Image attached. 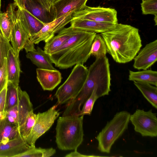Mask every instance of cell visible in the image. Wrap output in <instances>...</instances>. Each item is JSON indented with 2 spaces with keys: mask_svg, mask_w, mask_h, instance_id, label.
<instances>
[{
  "mask_svg": "<svg viewBox=\"0 0 157 157\" xmlns=\"http://www.w3.org/2000/svg\"><path fill=\"white\" fill-rule=\"evenodd\" d=\"M88 70L83 86L76 97L66 103L62 116H81V106L91 95L95 87H97L98 98L108 95L111 91L109 64L106 56L96 58Z\"/></svg>",
  "mask_w": 157,
  "mask_h": 157,
  "instance_id": "1",
  "label": "cell"
},
{
  "mask_svg": "<svg viewBox=\"0 0 157 157\" xmlns=\"http://www.w3.org/2000/svg\"><path fill=\"white\" fill-rule=\"evenodd\" d=\"M108 52L117 63L131 61L142 46L138 29L118 23L112 28L101 33Z\"/></svg>",
  "mask_w": 157,
  "mask_h": 157,
  "instance_id": "2",
  "label": "cell"
},
{
  "mask_svg": "<svg viewBox=\"0 0 157 157\" xmlns=\"http://www.w3.org/2000/svg\"><path fill=\"white\" fill-rule=\"evenodd\" d=\"M97 33L78 30L65 43L49 55L55 66L61 69L83 64L91 56V45Z\"/></svg>",
  "mask_w": 157,
  "mask_h": 157,
  "instance_id": "3",
  "label": "cell"
},
{
  "mask_svg": "<svg viewBox=\"0 0 157 157\" xmlns=\"http://www.w3.org/2000/svg\"><path fill=\"white\" fill-rule=\"evenodd\" d=\"M84 116L59 117L56 127V142L63 151L77 150L83 141Z\"/></svg>",
  "mask_w": 157,
  "mask_h": 157,
  "instance_id": "4",
  "label": "cell"
},
{
  "mask_svg": "<svg viewBox=\"0 0 157 157\" xmlns=\"http://www.w3.org/2000/svg\"><path fill=\"white\" fill-rule=\"evenodd\" d=\"M130 113L123 111L117 113L96 137L98 149L102 152L109 153L113 145L127 129Z\"/></svg>",
  "mask_w": 157,
  "mask_h": 157,
  "instance_id": "5",
  "label": "cell"
},
{
  "mask_svg": "<svg viewBox=\"0 0 157 157\" xmlns=\"http://www.w3.org/2000/svg\"><path fill=\"white\" fill-rule=\"evenodd\" d=\"M88 71L83 64L75 65L66 81L56 92L58 104L67 103L76 97L84 84Z\"/></svg>",
  "mask_w": 157,
  "mask_h": 157,
  "instance_id": "6",
  "label": "cell"
},
{
  "mask_svg": "<svg viewBox=\"0 0 157 157\" xmlns=\"http://www.w3.org/2000/svg\"><path fill=\"white\" fill-rule=\"evenodd\" d=\"M16 7L17 6L13 3L10 4L7 9L12 24L9 40L16 53H19L23 49L27 53L35 49L34 44L30 41L28 34L17 17Z\"/></svg>",
  "mask_w": 157,
  "mask_h": 157,
  "instance_id": "7",
  "label": "cell"
},
{
  "mask_svg": "<svg viewBox=\"0 0 157 157\" xmlns=\"http://www.w3.org/2000/svg\"><path fill=\"white\" fill-rule=\"evenodd\" d=\"M135 131L143 136L156 137L157 135L156 113L151 109L148 111L137 109L130 117Z\"/></svg>",
  "mask_w": 157,
  "mask_h": 157,
  "instance_id": "8",
  "label": "cell"
},
{
  "mask_svg": "<svg viewBox=\"0 0 157 157\" xmlns=\"http://www.w3.org/2000/svg\"><path fill=\"white\" fill-rule=\"evenodd\" d=\"M56 105H54L47 111L36 114L35 124L30 134L25 140L29 145L35 147L36 140L52 126L60 114L56 109Z\"/></svg>",
  "mask_w": 157,
  "mask_h": 157,
  "instance_id": "9",
  "label": "cell"
},
{
  "mask_svg": "<svg viewBox=\"0 0 157 157\" xmlns=\"http://www.w3.org/2000/svg\"><path fill=\"white\" fill-rule=\"evenodd\" d=\"M80 12L71 11L45 24L37 34L30 39V41L34 44H38L42 41L46 42L72 20L79 18L81 14Z\"/></svg>",
  "mask_w": 157,
  "mask_h": 157,
  "instance_id": "10",
  "label": "cell"
},
{
  "mask_svg": "<svg viewBox=\"0 0 157 157\" xmlns=\"http://www.w3.org/2000/svg\"><path fill=\"white\" fill-rule=\"evenodd\" d=\"M117 13L113 8L86 6L81 10V16L78 18L116 24L118 23Z\"/></svg>",
  "mask_w": 157,
  "mask_h": 157,
  "instance_id": "11",
  "label": "cell"
},
{
  "mask_svg": "<svg viewBox=\"0 0 157 157\" xmlns=\"http://www.w3.org/2000/svg\"><path fill=\"white\" fill-rule=\"evenodd\" d=\"M133 59L135 69L145 70L150 67L157 60V40L146 44Z\"/></svg>",
  "mask_w": 157,
  "mask_h": 157,
  "instance_id": "12",
  "label": "cell"
},
{
  "mask_svg": "<svg viewBox=\"0 0 157 157\" xmlns=\"http://www.w3.org/2000/svg\"><path fill=\"white\" fill-rule=\"evenodd\" d=\"M17 17L31 38L37 34L45 25L25 9L17 6Z\"/></svg>",
  "mask_w": 157,
  "mask_h": 157,
  "instance_id": "13",
  "label": "cell"
},
{
  "mask_svg": "<svg viewBox=\"0 0 157 157\" xmlns=\"http://www.w3.org/2000/svg\"><path fill=\"white\" fill-rule=\"evenodd\" d=\"M88 0H56L52 6L51 11L54 20L71 11L82 10Z\"/></svg>",
  "mask_w": 157,
  "mask_h": 157,
  "instance_id": "14",
  "label": "cell"
},
{
  "mask_svg": "<svg viewBox=\"0 0 157 157\" xmlns=\"http://www.w3.org/2000/svg\"><path fill=\"white\" fill-rule=\"evenodd\" d=\"M37 80L44 90H53L61 82L60 72L56 70L36 69Z\"/></svg>",
  "mask_w": 157,
  "mask_h": 157,
  "instance_id": "15",
  "label": "cell"
},
{
  "mask_svg": "<svg viewBox=\"0 0 157 157\" xmlns=\"http://www.w3.org/2000/svg\"><path fill=\"white\" fill-rule=\"evenodd\" d=\"M20 136L5 143H0V157H16L31 148Z\"/></svg>",
  "mask_w": 157,
  "mask_h": 157,
  "instance_id": "16",
  "label": "cell"
},
{
  "mask_svg": "<svg viewBox=\"0 0 157 157\" xmlns=\"http://www.w3.org/2000/svg\"><path fill=\"white\" fill-rule=\"evenodd\" d=\"M71 26L77 30L88 32L101 33L109 30L116 24L76 18L71 22Z\"/></svg>",
  "mask_w": 157,
  "mask_h": 157,
  "instance_id": "17",
  "label": "cell"
},
{
  "mask_svg": "<svg viewBox=\"0 0 157 157\" xmlns=\"http://www.w3.org/2000/svg\"><path fill=\"white\" fill-rule=\"evenodd\" d=\"M77 30L71 26L64 28L57 35L53 36L45 42L44 51L48 55L52 54L63 44Z\"/></svg>",
  "mask_w": 157,
  "mask_h": 157,
  "instance_id": "18",
  "label": "cell"
},
{
  "mask_svg": "<svg viewBox=\"0 0 157 157\" xmlns=\"http://www.w3.org/2000/svg\"><path fill=\"white\" fill-rule=\"evenodd\" d=\"M19 54L16 53L12 46L10 48L7 57V81L18 87L20 74L21 72L20 66Z\"/></svg>",
  "mask_w": 157,
  "mask_h": 157,
  "instance_id": "19",
  "label": "cell"
},
{
  "mask_svg": "<svg viewBox=\"0 0 157 157\" xmlns=\"http://www.w3.org/2000/svg\"><path fill=\"white\" fill-rule=\"evenodd\" d=\"M23 9L45 24L54 20L52 12L48 11L37 0H26Z\"/></svg>",
  "mask_w": 157,
  "mask_h": 157,
  "instance_id": "20",
  "label": "cell"
},
{
  "mask_svg": "<svg viewBox=\"0 0 157 157\" xmlns=\"http://www.w3.org/2000/svg\"><path fill=\"white\" fill-rule=\"evenodd\" d=\"M26 57L37 66L38 68L56 70L53 66V63L49 55L40 47H37L34 50L27 52Z\"/></svg>",
  "mask_w": 157,
  "mask_h": 157,
  "instance_id": "21",
  "label": "cell"
},
{
  "mask_svg": "<svg viewBox=\"0 0 157 157\" xmlns=\"http://www.w3.org/2000/svg\"><path fill=\"white\" fill-rule=\"evenodd\" d=\"M17 107L19 127L25 122L29 112L33 110V106L29 95L25 91L17 88Z\"/></svg>",
  "mask_w": 157,
  "mask_h": 157,
  "instance_id": "22",
  "label": "cell"
},
{
  "mask_svg": "<svg viewBox=\"0 0 157 157\" xmlns=\"http://www.w3.org/2000/svg\"><path fill=\"white\" fill-rule=\"evenodd\" d=\"M21 136L17 126L4 117L0 118V143H5Z\"/></svg>",
  "mask_w": 157,
  "mask_h": 157,
  "instance_id": "23",
  "label": "cell"
},
{
  "mask_svg": "<svg viewBox=\"0 0 157 157\" xmlns=\"http://www.w3.org/2000/svg\"><path fill=\"white\" fill-rule=\"evenodd\" d=\"M130 81L142 82L157 86V72L151 70L138 71L129 70Z\"/></svg>",
  "mask_w": 157,
  "mask_h": 157,
  "instance_id": "24",
  "label": "cell"
},
{
  "mask_svg": "<svg viewBox=\"0 0 157 157\" xmlns=\"http://www.w3.org/2000/svg\"><path fill=\"white\" fill-rule=\"evenodd\" d=\"M134 84L144 97L156 109L157 108V88L148 83L134 81Z\"/></svg>",
  "mask_w": 157,
  "mask_h": 157,
  "instance_id": "25",
  "label": "cell"
},
{
  "mask_svg": "<svg viewBox=\"0 0 157 157\" xmlns=\"http://www.w3.org/2000/svg\"><path fill=\"white\" fill-rule=\"evenodd\" d=\"M56 153L55 149L52 148H43L32 147L25 152L16 157H49Z\"/></svg>",
  "mask_w": 157,
  "mask_h": 157,
  "instance_id": "26",
  "label": "cell"
},
{
  "mask_svg": "<svg viewBox=\"0 0 157 157\" xmlns=\"http://www.w3.org/2000/svg\"><path fill=\"white\" fill-rule=\"evenodd\" d=\"M107 48L105 42L100 34H96L92 44L90 54L96 58L105 56Z\"/></svg>",
  "mask_w": 157,
  "mask_h": 157,
  "instance_id": "27",
  "label": "cell"
},
{
  "mask_svg": "<svg viewBox=\"0 0 157 157\" xmlns=\"http://www.w3.org/2000/svg\"><path fill=\"white\" fill-rule=\"evenodd\" d=\"M36 114L33 110L28 114L24 123L19 127L21 137L25 140L30 134L35 124Z\"/></svg>",
  "mask_w": 157,
  "mask_h": 157,
  "instance_id": "28",
  "label": "cell"
},
{
  "mask_svg": "<svg viewBox=\"0 0 157 157\" xmlns=\"http://www.w3.org/2000/svg\"><path fill=\"white\" fill-rule=\"evenodd\" d=\"M12 27L11 17L8 10L0 12V31L2 34L9 40ZM10 41V40H9Z\"/></svg>",
  "mask_w": 157,
  "mask_h": 157,
  "instance_id": "29",
  "label": "cell"
},
{
  "mask_svg": "<svg viewBox=\"0 0 157 157\" xmlns=\"http://www.w3.org/2000/svg\"><path fill=\"white\" fill-rule=\"evenodd\" d=\"M12 83L7 81L5 111L17 104V88Z\"/></svg>",
  "mask_w": 157,
  "mask_h": 157,
  "instance_id": "30",
  "label": "cell"
},
{
  "mask_svg": "<svg viewBox=\"0 0 157 157\" xmlns=\"http://www.w3.org/2000/svg\"><path fill=\"white\" fill-rule=\"evenodd\" d=\"M97 89V87L96 86L91 95L83 104L82 108L81 109V116L91 114L94 103L98 98L96 94Z\"/></svg>",
  "mask_w": 157,
  "mask_h": 157,
  "instance_id": "31",
  "label": "cell"
},
{
  "mask_svg": "<svg viewBox=\"0 0 157 157\" xmlns=\"http://www.w3.org/2000/svg\"><path fill=\"white\" fill-rule=\"evenodd\" d=\"M11 45L0 31V67L3 66L4 59L7 58L8 52Z\"/></svg>",
  "mask_w": 157,
  "mask_h": 157,
  "instance_id": "32",
  "label": "cell"
},
{
  "mask_svg": "<svg viewBox=\"0 0 157 157\" xmlns=\"http://www.w3.org/2000/svg\"><path fill=\"white\" fill-rule=\"evenodd\" d=\"M140 4L143 14L157 15V0H142Z\"/></svg>",
  "mask_w": 157,
  "mask_h": 157,
  "instance_id": "33",
  "label": "cell"
},
{
  "mask_svg": "<svg viewBox=\"0 0 157 157\" xmlns=\"http://www.w3.org/2000/svg\"><path fill=\"white\" fill-rule=\"evenodd\" d=\"M5 117L9 122L19 127L17 104L6 111Z\"/></svg>",
  "mask_w": 157,
  "mask_h": 157,
  "instance_id": "34",
  "label": "cell"
},
{
  "mask_svg": "<svg viewBox=\"0 0 157 157\" xmlns=\"http://www.w3.org/2000/svg\"><path fill=\"white\" fill-rule=\"evenodd\" d=\"M7 82V58L4 59L3 66L0 67V92Z\"/></svg>",
  "mask_w": 157,
  "mask_h": 157,
  "instance_id": "35",
  "label": "cell"
},
{
  "mask_svg": "<svg viewBox=\"0 0 157 157\" xmlns=\"http://www.w3.org/2000/svg\"><path fill=\"white\" fill-rule=\"evenodd\" d=\"M7 83L0 92V118L5 117Z\"/></svg>",
  "mask_w": 157,
  "mask_h": 157,
  "instance_id": "36",
  "label": "cell"
},
{
  "mask_svg": "<svg viewBox=\"0 0 157 157\" xmlns=\"http://www.w3.org/2000/svg\"><path fill=\"white\" fill-rule=\"evenodd\" d=\"M26 0H14V3L18 7L23 8ZM48 12H51L52 5L49 0H37Z\"/></svg>",
  "mask_w": 157,
  "mask_h": 157,
  "instance_id": "37",
  "label": "cell"
},
{
  "mask_svg": "<svg viewBox=\"0 0 157 157\" xmlns=\"http://www.w3.org/2000/svg\"><path fill=\"white\" fill-rule=\"evenodd\" d=\"M90 157L93 156L91 155H88L82 154L78 152L77 151V150H74V151L70 153L67 154L65 156L66 157Z\"/></svg>",
  "mask_w": 157,
  "mask_h": 157,
  "instance_id": "38",
  "label": "cell"
},
{
  "mask_svg": "<svg viewBox=\"0 0 157 157\" xmlns=\"http://www.w3.org/2000/svg\"><path fill=\"white\" fill-rule=\"evenodd\" d=\"M154 20L155 22V25H157V15H156L155 16Z\"/></svg>",
  "mask_w": 157,
  "mask_h": 157,
  "instance_id": "39",
  "label": "cell"
},
{
  "mask_svg": "<svg viewBox=\"0 0 157 157\" xmlns=\"http://www.w3.org/2000/svg\"><path fill=\"white\" fill-rule=\"evenodd\" d=\"M56 0H49L50 3H51L52 6V5L53 4L54 2L56 1Z\"/></svg>",
  "mask_w": 157,
  "mask_h": 157,
  "instance_id": "40",
  "label": "cell"
},
{
  "mask_svg": "<svg viewBox=\"0 0 157 157\" xmlns=\"http://www.w3.org/2000/svg\"><path fill=\"white\" fill-rule=\"evenodd\" d=\"M1 6V0H0V12H1V11H0Z\"/></svg>",
  "mask_w": 157,
  "mask_h": 157,
  "instance_id": "41",
  "label": "cell"
},
{
  "mask_svg": "<svg viewBox=\"0 0 157 157\" xmlns=\"http://www.w3.org/2000/svg\"></svg>",
  "mask_w": 157,
  "mask_h": 157,
  "instance_id": "42",
  "label": "cell"
}]
</instances>
